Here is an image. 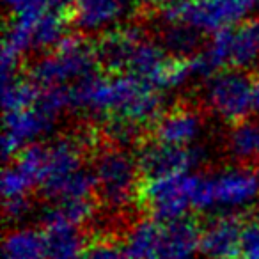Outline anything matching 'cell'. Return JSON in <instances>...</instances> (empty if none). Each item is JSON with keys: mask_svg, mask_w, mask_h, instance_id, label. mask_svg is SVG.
<instances>
[{"mask_svg": "<svg viewBox=\"0 0 259 259\" xmlns=\"http://www.w3.org/2000/svg\"><path fill=\"white\" fill-rule=\"evenodd\" d=\"M254 110L259 112V75L254 80Z\"/></svg>", "mask_w": 259, "mask_h": 259, "instance_id": "obj_28", "label": "cell"}, {"mask_svg": "<svg viewBox=\"0 0 259 259\" xmlns=\"http://www.w3.org/2000/svg\"><path fill=\"white\" fill-rule=\"evenodd\" d=\"M241 259H259V220H248L241 231Z\"/></svg>", "mask_w": 259, "mask_h": 259, "instance_id": "obj_25", "label": "cell"}, {"mask_svg": "<svg viewBox=\"0 0 259 259\" xmlns=\"http://www.w3.org/2000/svg\"><path fill=\"white\" fill-rule=\"evenodd\" d=\"M59 114L52 110L43 100L39 103L22 110L6 112L4 114V134H2V155L11 158L20 155L23 149L32 144H39L54 130Z\"/></svg>", "mask_w": 259, "mask_h": 259, "instance_id": "obj_11", "label": "cell"}, {"mask_svg": "<svg viewBox=\"0 0 259 259\" xmlns=\"http://www.w3.org/2000/svg\"><path fill=\"white\" fill-rule=\"evenodd\" d=\"M163 91L124 73L93 76L71 93V110L107 119L114 139L128 142L149 122L162 117Z\"/></svg>", "mask_w": 259, "mask_h": 259, "instance_id": "obj_1", "label": "cell"}, {"mask_svg": "<svg viewBox=\"0 0 259 259\" xmlns=\"http://www.w3.org/2000/svg\"><path fill=\"white\" fill-rule=\"evenodd\" d=\"M137 0H75L71 8L73 25L82 34H108L134 13Z\"/></svg>", "mask_w": 259, "mask_h": 259, "instance_id": "obj_12", "label": "cell"}, {"mask_svg": "<svg viewBox=\"0 0 259 259\" xmlns=\"http://www.w3.org/2000/svg\"><path fill=\"white\" fill-rule=\"evenodd\" d=\"M52 206L93 199L96 190L93 170L83 167L82 142L75 137H59L43 144L39 185Z\"/></svg>", "mask_w": 259, "mask_h": 259, "instance_id": "obj_3", "label": "cell"}, {"mask_svg": "<svg viewBox=\"0 0 259 259\" xmlns=\"http://www.w3.org/2000/svg\"><path fill=\"white\" fill-rule=\"evenodd\" d=\"M201 34L183 23H165L162 30V47L174 59H192L199 52Z\"/></svg>", "mask_w": 259, "mask_h": 259, "instance_id": "obj_20", "label": "cell"}, {"mask_svg": "<svg viewBox=\"0 0 259 259\" xmlns=\"http://www.w3.org/2000/svg\"><path fill=\"white\" fill-rule=\"evenodd\" d=\"M98 57L110 71L134 75L163 93L185 85L194 76L188 59L170 57L162 43L149 39L137 27H121L105 34Z\"/></svg>", "mask_w": 259, "mask_h": 259, "instance_id": "obj_2", "label": "cell"}, {"mask_svg": "<svg viewBox=\"0 0 259 259\" xmlns=\"http://www.w3.org/2000/svg\"><path fill=\"white\" fill-rule=\"evenodd\" d=\"M204 134V119L194 108H174L156 121L155 137L158 142L176 148H195Z\"/></svg>", "mask_w": 259, "mask_h": 259, "instance_id": "obj_15", "label": "cell"}, {"mask_svg": "<svg viewBox=\"0 0 259 259\" xmlns=\"http://www.w3.org/2000/svg\"><path fill=\"white\" fill-rule=\"evenodd\" d=\"M243 224L234 215H219L201 229V252L208 259H234L241 248Z\"/></svg>", "mask_w": 259, "mask_h": 259, "instance_id": "obj_16", "label": "cell"}, {"mask_svg": "<svg viewBox=\"0 0 259 259\" xmlns=\"http://www.w3.org/2000/svg\"><path fill=\"white\" fill-rule=\"evenodd\" d=\"M34 2H36V0H4V4L8 6V9H11L15 15H20V13L27 11Z\"/></svg>", "mask_w": 259, "mask_h": 259, "instance_id": "obj_27", "label": "cell"}, {"mask_svg": "<svg viewBox=\"0 0 259 259\" xmlns=\"http://www.w3.org/2000/svg\"><path fill=\"white\" fill-rule=\"evenodd\" d=\"M137 160L141 172L151 180L170 174L194 172L195 167L204 160V153L199 148H176L155 141L141 149Z\"/></svg>", "mask_w": 259, "mask_h": 259, "instance_id": "obj_13", "label": "cell"}, {"mask_svg": "<svg viewBox=\"0 0 259 259\" xmlns=\"http://www.w3.org/2000/svg\"><path fill=\"white\" fill-rule=\"evenodd\" d=\"M2 259H45L43 233L30 227L11 231L4 240Z\"/></svg>", "mask_w": 259, "mask_h": 259, "instance_id": "obj_19", "label": "cell"}, {"mask_svg": "<svg viewBox=\"0 0 259 259\" xmlns=\"http://www.w3.org/2000/svg\"><path fill=\"white\" fill-rule=\"evenodd\" d=\"M141 165L137 156L119 146L100 149L93 163V178L100 199L112 209L128 208L141 192Z\"/></svg>", "mask_w": 259, "mask_h": 259, "instance_id": "obj_6", "label": "cell"}, {"mask_svg": "<svg viewBox=\"0 0 259 259\" xmlns=\"http://www.w3.org/2000/svg\"><path fill=\"white\" fill-rule=\"evenodd\" d=\"M82 259H128L124 247L114 240H96L85 247Z\"/></svg>", "mask_w": 259, "mask_h": 259, "instance_id": "obj_24", "label": "cell"}, {"mask_svg": "<svg viewBox=\"0 0 259 259\" xmlns=\"http://www.w3.org/2000/svg\"><path fill=\"white\" fill-rule=\"evenodd\" d=\"M158 227L160 222L155 219L139 220L130 227L122 243L128 259H151Z\"/></svg>", "mask_w": 259, "mask_h": 259, "instance_id": "obj_22", "label": "cell"}, {"mask_svg": "<svg viewBox=\"0 0 259 259\" xmlns=\"http://www.w3.org/2000/svg\"><path fill=\"white\" fill-rule=\"evenodd\" d=\"M163 23H183L199 34H217L259 15V0H185L162 13Z\"/></svg>", "mask_w": 259, "mask_h": 259, "instance_id": "obj_8", "label": "cell"}, {"mask_svg": "<svg viewBox=\"0 0 259 259\" xmlns=\"http://www.w3.org/2000/svg\"><path fill=\"white\" fill-rule=\"evenodd\" d=\"M36 185L32 183L29 176L20 169L16 163L4 170L2 174V195L4 202L29 201V195Z\"/></svg>", "mask_w": 259, "mask_h": 259, "instance_id": "obj_23", "label": "cell"}, {"mask_svg": "<svg viewBox=\"0 0 259 259\" xmlns=\"http://www.w3.org/2000/svg\"><path fill=\"white\" fill-rule=\"evenodd\" d=\"M259 201V170L250 165H231L202 178L199 211L234 215Z\"/></svg>", "mask_w": 259, "mask_h": 259, "instance_id": "obj_7", "label": "cell"}, {"mask_svg": "<svg viewBox=\"0 0 259 259\" xmlns=\"http://www.w3.org/2000/svg\"><path fill=\"white\" fill-rule=\"evenodd\" d=\"M201 250V229L188 219L160 222L151 259H194Z\"/></svg>", "mask_w": 259, "mask_h": 259, "instance_id": "obj_14", "label": "cell"}, {"mask_svg": "<svg viewBox=\"0 0 259 259\" xmlns=\"http://www.w3.org/2000/svg\"><path fill=\"white\" fill-rule=\"evenodd\" d=\"M181 2H185V0H137V4L144 6V8H151V9L160 8L162 13L170 8H174V6L181 4Z\"/></svg>", "mask_w": 259, "mask_h": 259, "instance_id": "obj_26", "label": "cell"}, {"mask_svg": "<svg viewBox=\"0 0 259 259\" xmlns=\"http://www.w3.org/2000/svg\"><path fill=\"white\" fill-rule=\"evenodd\" d=\"M227 151L236 162L259 158V122L250 119L236 122L227 135Z\"/></svg>", "mask_w": 259, "mask_h": 259, "instance_id": "obj_18", "label": "cell"}, {"mask_svg": "<svg viewBox=\"0 0 259 259\" xmlns=\"http://www.w3.org/2000/svg\"><path fill=\"white\" fill-rule=\"evenodd\" d=\"M45 259H82L85 250V238L75 224L59 219L47 209L45 213Z\"/></svg>", "mask_w": 259, "mask_h": 259, "instance_id": "obj_17", "label": "cell"}, {"mask_svg": "<svg viewBox=\"0 0 259 259\" xmlns=\"http://www.w3.org/2000/svg\"><path fill=\"white\" fill-rule=\"evenodd\" d=\"M98 48L80 37H66L57 48L45 54L30 71V80L43 91L73 93L98 75Z\"/></svg>", "mask_w": 259, "mask_h": 259, "instance_id": "obj_5", "label": "cell"}, {"mask_svg": "<svg viewBox=\"0 0 259 259\" xmlns=\"http://www.w3.org/2000/svg\"><path fill=\"white\" fill-rule=\"evenodd\" d=\"M202 176L195 172L170 174L146 180L141 197L151 219L158 222L181 220L197 209Z\"/></svg>", "mask_w": 259, "mask_h": 259, "instance_id": "obj_9", "label": "cell"}, {"mask_svg": "<svg viewBox=\"0 0 259 259\" xmlns=\"http://www.w3.org/2000/svg\"><path fill=\"white\" fill-rule=\"evenodd\" d=\"M190 62L194 76L209 78L224 68L248 71L259 66V15L233 29L213 34Z\"/></svg>", "mask_w": 259, "mask_h": 259, "instance_id": "obj_4", "label": "cell"}, {"mask_svg": "<svg viewBox=\"0 0 259 259\" xmlns=\"http://www.w3.org/2000/svg\"><path fill=\"white\" fill-rule=\"evenodd\" d=\"M41 87L32 80H23L20 76L2 78V108L6 112L22 110L39 103Z\"/></svg>", "mask_w": 259, "mask_h": 259, "instance_id": "obj_21", "label": "cell"}, {"mask_svg": "<svg viewBox=\"0 0 259 259\" xmlns=\"http://www.w3.org/2000/svg\"><path fill=\"white\" fill-rule=\"evenodd\" d=\"M202 101L215 117L227 122H241L254 110V80L245 71L224 69L206 78Z\"/></svg>", "mask_w": 259, "mask_h": 259, "instance_id": "obj_10", "label": "cell"}]
</instances>
